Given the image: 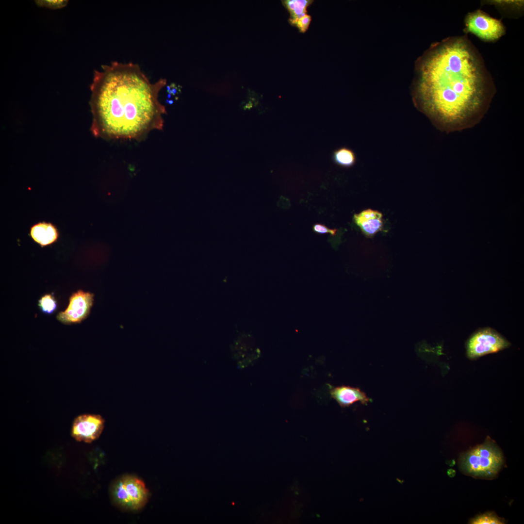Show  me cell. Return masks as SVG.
Returning <instances> with one entry per match:
<instances>
[{"mask_svg":"<svg viewBox=\"0 0 524 524\" xmlns=\"http://www.w3.org/2000/svg\"><path fill=\"white\" fill-rule=\"evenodd\" d=\"M35 1L38 6L51 9L62 8L66 6L68 2L66 0H38Z\"/></svg>","mask_w":524,"mask_h":524,"instance_id":"16","label":"cell"},{"mask_svg":"<svg viewBox=\"0 0 524 524\" xmlns=\"http://www.w3.org/2000/svg\"><path fill=\"white\" fill-rule=\"evenodd\" d=\"M332 159L336 164L344 167H351L356 161V156L353 151L345 147L335 150L332 154Z\"/></svg>","mask_w":524,"mask_h":524,"instance_id":"13","label":"cell"},{"mask_svg":"<svg viewBox=\"0 0 524 524\" xmlns=\"http://www.w3.org/2000/svg\"><path fill=\"white\" fill-rule=\"evenodd\" d=\"M94 294L80 290L69 298L67 308L60 312L56 318L64 324L81 323L88 316L94 302Z\"/></svg>","mask_w":524,"mask_h":524,"instance_id":"7","label":"cell"},{"mask_svg":"<svg viewBox=\"0 0 524 524\" xmlns=\"http://www.w3.org/2000/svg\"><path fill=\"white\" fill-rule=\"evenodd\" d=\"M30 235L35 242L44 246L55 242L58 233L55 226L51 223L40 222L31 228Z\"/></svg>","mask_w":524,"mask_h":524,"instance_id":"11","label":"cell"},{"mask_svg":"<svg viewBox=\"0 0 524 524\" xmlns=\"http://www.w3.org/2000/svg\"><path fill=\"white\" fill-rule=\"evenodd\" d=\"M38 306L41 311L47 314L52 313L57 309V301L52 295L46 294L38 300Z\"/></svg>","mask_w":524,"mask_h":524,"instance_id":"15","label":"cell"},{"mask_svg":"<svg viewBox=\"0 0 524 524\" xmlns=\"http://www.w3.org/2000/svg\"><path fill=\"white\" fill-rule=\"evenodd\" d=\"M510 343L500 334L491 328H486L474 333L466 344L467 357L471 359L478 358L502 350Z\"/></svg>","mask_w":524,"mask_h":524,"instance_id":"5","label":"cell"},{"mask_svg":"<svg viewBox=\"0 0 524 524\" xmlns=\"http://www.w3.org/2000/svg\"><path fill=\"white\" fill-rule=\"evenodd\" d=\"M504 463L502 451L489 437L485 442L463 453L459 467L464 474L474 477H494Z\"/></svg>","mask_w":524,"mask_h":524,"instance_id":"3","label":"cell"},{"mask_svg":"<svg viewBox=\"0 0 524 524\" xmlns=\"http://www.w3.org/2000/svg\"><path fill=\"white\" fill-rule=\"evenodd\" d=\"M115 502L123 508L137 510L147 503L148 491L145 483L133 476H125L114 484L111 490Z\"/></svg>","mask_w":524,"mask_h":524,"instance_id":"4","label":"cell"},{"mask_svg":"<svg viewBox=\"0 0 524 524\" xmlns=\"http://www.w3.org/2000/svg\"><path fill=\"white\" fill-rule=\"evenodd\" d=\"M495 86L483 61L464 36L433 46L418 66V106L447 132L473 127L487 111Z\"/></svg>","mask_w":524,"mask_h":524,"instance_id":"1","label":"cell"},{"mask_svg":"<svg viewBox=\"0 0 524 524\" xmlns=\"http://www.w3.org/2000/svg\"><path fill=\"white\" fill-rule=\"evenodd\" d=\"M311 21V16L306 14L298 19L295 26L298 28L300 33H304L308 30Z\"/></svg>","mask_w":524,"mask_h":524,"instance_id":"17","label":"cell"},{"mask_svg":"<svg viewBox=\"0 0 524 524\" xmlns=\"http://www.w3.org/2000/svg\"><path fill=\"white\" fill-rule=\"evenodd\" d=\"M104 420L101 416L95 414H84L74 420L71 427V436L78 442L90 443L101 435L104 426Z\"/></svg>","mask_w":524,"mask_h":524,"instance_id":"8","label":"cell"},{"mask_svg":"<svg viewBox=\"0 0 524 524\" xmlns=\"http://www.w3.org/2000/svg\"><path fill=\"white\" fill-rule=\"evenodd\" d=\"M95 70L90 86L92 131L98 136L135 139L162 130L165 106L159 100L166 80L150 82L139 66L113 62Z\"/></svg>","mask_w":524,"mask_h":524,"instance_id":"2","label":"cell"},{"mask_svg":"<svg viewBox=\"0 0 524 524\" xmlns=\"http://www.w3.org/2000/svg\"><path fill=\"white\" fill-rule=\"evenodd\" d=\"M282 1L290 14L289 22L292 25L295 26L298 19L307 14V8L313 0H286Z\"/></svg>","mask_w":524,"mask_h":524,"instance_id":"12","label":"cell"},{"mask_svg":"<svg viewBox=\"0 0 524 524\" xmlns=\"http://www.w3.org/2000/svg\"><path fill=\"white\" fill-rule=\"evenodd\" d=\"M330 394L342 408L349 407L356 402H360L367 405L370 398L359 388L341 385L330 390Z\"/></svg>","mask_w":524,"mask_h":524,"instance_id":"9","label":"cell"},{"mask_svg":"<svg viewBox=\"0 0 524 524\" xmlns=\"http://www.w3.org/2000/svg\"><path fill=\"white\" fill-rule=\"evenodd\" d=\"M504 522L503 519L499 517L495 513L487 512L471 519L469 523L471 524H503Z\"/></svg>","mask_w":524,"mask_h":524,"instance_id":"14","label":"cell"},{"mask_svg":"<svg viewBox=\"0 0 524 524\" xmlns=\"http://www.w3.org/2000/svg\"><path fill=\"white\" fill-rule=\"evenodd\" d=\"M313 231L319 234H325L329 233L332 236L336 234L337 232L336 229H330L326 226L321 224H315L313 226Z\"/></svg>","mask_w":524,"mask_h":524,"instance_id":"18","label":"cell"},{"mask_svg":"<svg viewBox=\"0 0 524 524\" xmlns=\"http://www.w3.org/2000/svg\"><path fill=\"white\" fill-rule=\"evenodd\" d=\"M465 23L467 32L484 41L497 40L505 33V27L500 20L480 10L469 13L465 18Z\"/></svg>","mask_w":524,"mask_h":524,"instance_id":"6","label":"cell"},{"mask_svg":"<svg viewBox=\"0 0 524 524\" xmlns=\"http://www.w3.org/2000/svg\"><path fill=\"white\" fill-rule=\"evenodd\" d=\"M381 213L368 209L358 214H355L353 219L367 236H373L383 229V224Z\"/></svg>","mask_w":524,"mask_h":524,"instance_id":"10","label":"cell"}]
</instances>
